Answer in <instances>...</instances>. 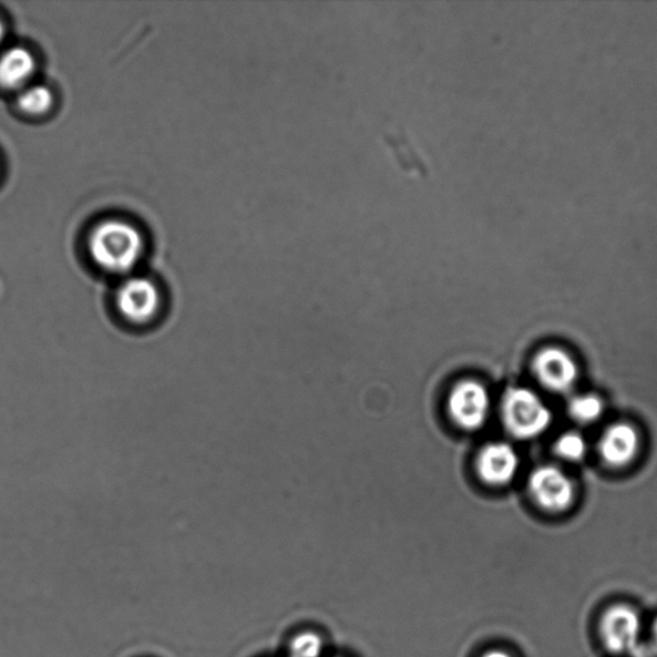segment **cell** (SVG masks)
<instances>
[{"label":"cell","instance_id":"cell-4","mask_svg":"<svg viewBox=\"0 0 657 657\" xmlns=\"http://www.w3.org/2000/svg\"><path fill=\"white\" fill-rule=\"evenodd\" d=\"M449 412L453 423L465 430L485 425L491 412V397L486 388L474 379L459 381L451 389Z\"/></svg>","mask_w":657,"mask_h":657},{"label":"cell","instance_id":"cell-10","mask_svg":"<svg viewBox=\"0 0 657 657\" xmlns=\"http://www.w3.org/2000/svg\"><path fill=\"white\" fill-rule=\"evenodd\" d=\"M37 61L27 48L14 47L0 55V86L18 89L34 75Z\"/></svg>","mask_w":657,"mask_h":657},{"label":"cell","instance_id":"cell-14","mask_svg":"<svg viewBox=\"0 0 657 657\" xmlns=\"http://www.w3.org/2000/svg\"><path fill=\"white\" fill-rule=\"evenodd\" d=\"M324 640L314 632H305L291 639L289 657H321Z\"/></svg>","mask_w":657,"mask_h":657},{"label":"cell","instance_id":"cell-7","mask_svg":"<svg viewBox=\"0 0 657 657\" xmlns=\"http://www.w3.org/2000/svg\"><path fill=\"white\" fill-rule=\"evenodd\" d=\"M640 633L639 615L629 606L616 605L604 614L599 635L608 651L624 654L635 648Z\"/></svg>","mask_w":657,"mask_h":657},{"label":"cell","instance_id":"cell-8","mask_svg":"<svg viewBox=\"0 0 657 657\" xmlns=\"http://www.w3.org/2000/svg\"><path fill=\"white\" fill-rule=\"evenodd\" d=\"M521 459L513 445L493 442L484 445L476 459V470L481 480L490 485H506L517 474Z\"/></svg>","mask_w":657,"mask_h":657},{"label":"cell","instance_id":"cell-16","mask_svg":"<svg viewBox=\"0 0 657 657\" xmlns=\"http://www.w3.org/2000/svg\"><path fill=\"white\" fill-rule=\"evenodd\" d=\"M653 636H654V643L657 647V620L654 623Z\"/></svg>","mask_w":657,"mask_h":657},{"label":"cell","instance_id":"cell-15","mask_svg":"<svg viewBox=\"0 0 657 657\" xmlns=\"http://www.w3.org/2000/svg\"><path fill=\"white\" fill-rule=\"evenodd\" d=\"M482 657H513V656H511L507 653L502 651V650H491V651H486L485 654H483Z\"/></svg>","mask_w":657,"mask_h":657},{"label":"cell","instance_id":"cell-13","mask_svg":"<svg viewBox=\"0 0 657 657\" xmlns=\"http://www.w3.org/2000/svg\"><path fill=\"white\" fill-rule=\"evenodd\" d=\"M555 451L556 455L563 460L581 461L586 458L588 451L586 438L579 433L567 432L556 441Z\"/></svg>","mask_w":657,"mask_h":657},{"label":"cell","instance_id":"cell-17","mask_svg":"<svg viewBox=\"0 0 657 657\" xmlns=\"http://www.w3.org/2000/svg\"><path fill=\"white\" fill-rule=\"evenodd\" d=\"M6 31H4V25L2 20H0V42H2V39L4 38Z\"/></svg>","mask_w":657,"mask_h":657},{"label":"cell","instance_id":"cell-12","mask_svg":"<svg viewBox=\"0 0 657 657\" xmlns=\"http://www.w3.org/2000/svg\"><path fill=\"white\" fill-rule=\"evenodd\" d=\"M19 107L28 115H44L52 109L54 95L50 88L44 85H32L19 95Z\"/></svg>","mask_w":657,"mask_h":657},{"label":"cell","instance_id":"cell-5","mask_svg":"<svg viewBox=\"0 0 657 657\" xmlns=\"http://www.w3.org/2000/svg\"><path fill=\"white\" fill-rule=\"evenodd\" d=\"M528 489L535 504L550 513H562L569 509L575 496L571 478L554 465H543L533 470Z\"/></svg>","mask_w":657,"mask_h":657},{"label":"cell","instance_id":"cell-6","mask_svg":"<svg viewBox=\"0 0 657 657\" xmlns=\"http://www.w3.org/2000/svg\"><path fill=\"white\" fill-rule=\"evenodd\" d=\"M533 372L541 386L555 393H566L577 383L578 368L562 348L548 347L535 355Z\"/></svg>","mask_w":657,"mask_h":657},{"label":"cell","instance_id":"cell-9","mask_svg":"<svg viewBox=\"0 0 657 657\" xmlns=\"http://www.w3.org/2000/svg\"><path fill=\"white\" fill-rule=\"evenodd\" d=\"M639 449L636 428L627 423L608 427L599 440L598 451L606 464L619 468L629 464Z\"/></svg>","mask_w":657,"mask_h":657},{"label":"cell","instance_id":"cell-2","mask_svg":"<svg viewBox=\"0 0 657 657\" xmlns=\"http://www.w3.org/2000/svg\"><path fill=\"white\" fill-rule=\"evenodd\" d=\"M113 308L126 328L147 330L162 320L165 297L156 281L147 277H129L116 289Z\"/></svg>","mask_w":657,"mask_h":657},{"label":"cell","instance_id":"cell-11","mask_svg":"<svg viewBox=\"0 0 657 657\" xmlns=\"http://www.w3.org/2000/svg\"><path fill=\"white\" fill-rule=\"evenodd\" d=\"M605 406L596 394H578L567 403V413L579 424L595 423L603 417Z\"/></svg>","mask_w":657,"mask_h":657},{"label":"cell","instance_id":"cell-1","mask_svg":"<svg viewBox=\"0 0 657 657\" xmlns=\"http://www.w3.org/2000/svg\"><path fill=\"white\" fill-rule=\"evenodd\" d=\"M144 250L143 235L133 224L123 220H104L95 226L89 237V254L105 273L126 275L140 264Z\"/></svg>","mask_w":657,"mask_h":657},{"label":"cell","instance_id":"cell-3","mask_svg":"<svg viewBox=\"0 0 657 657\" xmlns=\"http://www.w3.org/2000/svg\"><path fill=\"white\" fill-rule=\"evenodd\" d=\"M502 419L511 435L533 440L553 423V412L532 389L515 387L510 388L502 400Z\"/></svg>","mask_w":657,"mask_h":657}]
</instances>
